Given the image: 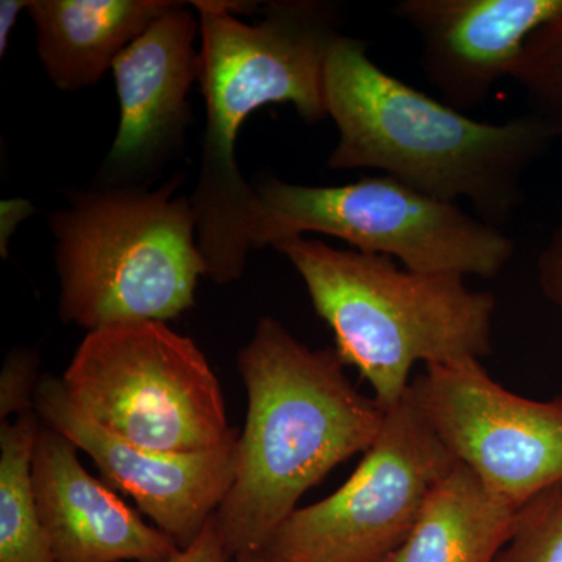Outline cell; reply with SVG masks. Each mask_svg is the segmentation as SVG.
<instances>
[{
	"mask_svg": "<svg viewBox=\"0 0 562 562\" xmlns=\"http://www.w3.org/2000/svg\"><path fill=\"white\" fill-rule=\"evenodd\" d=\"M344 369L335 349H310L273 317L239 351L246 425L235 482L214 514L231 561L260 553L306 491L379 438L386 412Z\"/></svg>",
	"mask_w": 562,
	"mask_h": 562,
	"instance_id": "6da1fadb",
	"label": "cell"
},
{
	"mask_svg": "<svg viewBox=\"0 0 562 562\" xmlns=\"http://www.w3.org/2000/svg\"><path fill=\"white\" fill-rule=\"evenodd\" d=\"M201 22L199 50L206 127L202 166L191 195L198 244L214 283L238 280L251 250L249 224L254 184L236 162V139L254 111L291 103L306 122L325 120V65L338 32L331 3L277 0L257 25L233 11L246 3L194 0Z\"/></svg>",
	"mask_w": 562,
	"mask_h": 562,
	"instance_id": "7a4b0ae2",
	"label": "cell"
},
{
	"mask_svg": "<svg viewBox=\"0 0 562 562\" xmlns=\"http://www.w3.org/2000/svg\"><path fill=\"white\" fill-rule=\"evenodd\" d=\"M325 102L339 132L333 171H383L428 198L471 203L494 227L522 203L525 173L554 140L532 113L490 124L435 101L342 33L328 52Z\"/></svg>",
	"mask_w": 562,
	"mask_h": 562,
	"instance_id": "3957f363",
	"label": "cell"
},
{
	"mask_svg": "<svg viewBox=\"0 0 562 562\" xmlns=\"http://www.w3.org/2000/svg\"><path fill=\"white\" fill-rule=\"evenodd\" d=\"M305 283L335 350L371 384L384 412L408 394L417 362L482 361L492 351L495 297L464 277L401 269L383 255L292 236L273 244Z\"/></svg>",
	"mask_w": 562,
	"mask_h": 562,
	"instance_id": "277c9868",
	"label": "cell"
},
{
	"mask_svg": "<svg viewBox=\"0 0 562 562\" xmlns=\"http://www.w3.org/2000/svg\"><path fill=\"white\" fill-rule=\"evenodd\" d=\"M181 180L83 192L52 214L63 322L90 333L177 319L195 305L206 265L191 198L173 194Z\"/></svg>",
	"mask_w": 562,
	"mask_h": 562,
	"instance_id": "5b68a950",
	"label": "cell"
},
{
	"mask_svg": "<svg viewBox=\"0 0 562 562\" xmlns=\"http://www.w3.org/2000/svg\"><path fill=\"white\" fill-rule=\"evenodd\" d=\"M254 191L251 249L321 233L362 254L397 258L409 271L464 279L498 276L514 254L512 239L494 225L387 176L342 187L268 179Z\"/></svg>",
	"mask_w": 562,
	"mask_h": 562,
	"instance_id": "8992f818",
	"label": "cell"
},
{
	"mask_svg": "<svg viewBox=\"0 0 562 562\" xmlns=\"http://www.w3.org/2000/svg\"><path fill=\"white\" fill-rule=\"evenodd\" d=\"M61 383L69 401L105 430L157 452L214 449L233 430L209 360L168 322L88 333Z\"/></svg>",
	"mask_w": 562,
	"mask_h": 562,
	"instance_id": "52a82bcc",
	"label": "cell"
},
{
	"mask_svg": "<svg viewBox=\"0 0 562 562\" xmlns=\"http://www.w3.org/2000/svg\"><path fill=\"white\" fill-rule=\"evenodd\" d=\"M457 465L408 391L384 414L379 438L350 479L295 509L257 554L273 562H386Z\"/></svg>",
	"mask_w": 562,
	"mask_h": 562,
	"instance_id": "ba28073f",
	"label": "cell"
},
{
	"mask_svg": "<svg viewBox=\"0 0 562 562\" xmlns=\"http://www.w3.org/2000/svg\"><path fill=\"white\" fill-rule=\"evenodd\" d=\"M409 394L458 464L513 508L562 483V398L514 394L482 361L425 368Z\"/></svg>",
	"mask_w": 562,
	"mask_h": 562,
	"instance_id": "9c48e42d",
	"label": "cell"
},
{
	"mask_svg": "<svg viewBox=\"0 0 562 562\" xmlns=\"http://www.w3.org/2000/svg\"><path fill=\"white\" fill-rule=\"evenodd\" d=\"M35 408L83 450L105 482L136 502L140 513L187 549L216 514L235 482L239 431L202 452L168 453L135 446L101 427L69 401L61 380L40 379Z\"/></svg>",
	"mask_w": 562,
	"mask_h": 562,
	"instance_id": "30bf717a",
	"label": "cell"
},
{
	"mask_svg": "<svg viewBox=\"0 0 562 562\" xmlns=\"http://www.w3.org/2000/svg\"><path fill=\"white\" fill-rule=\"evenodd\" d=\"M201 22L177 2L113 63L120 127L102 166L106 187H140L184 146L188 94L199 81Z\"/></svg>",
	"mask_w": 562,
	"mask_h": 562,
	"instance_id": "8fae6325",
	"label": "cell"
},
{
	"mask_svg": "<svg viewBox=\"0 0 562 562\" xmlns=\"http://www.w3.org/2000/svg\"><path fill=\"white\" fill-rule=\"evenodd\" d=\"M561 13L562 0H401L392 7L419 41L425 77L461 113L513 77L532 33Z\"/></svg>",
	"mask_w": 562,
	"mask_h": 562,
	"instance_id": "7c38bea8",
	"label": "cell"
},
{
	"mask_svg": "<svg viewBox=\"0 0 562 562\" xmlns=\"http://www.w3.org/2000/svg\"><path fill=\"white\" fill-rule=\"evenodd\" d=\"M41 524L57 562H169L171 536L144 522L79 460V449L49 425L41 427L32 464Z\"/></svg>",
	"mask_w": 562,
	"mask_h": 562,
	"instance_id": "4fadbf2b",
	"label": "cell"
},
{
	"mask_svg": "<svg viewBox=\"0 0 562 562\" xmlns=\"http://www.w3.org/2000/svg\"><path fill=\"white\" fill-rule=\"evenodd\" d=\"M172 0H31L36 49L52 83L77 91L102 79L106 69Z\"/></svg>",
	"mask_w": 562,
	"mask_h": 562,
	"instance_id": "5bb4252c",
	"label": "cell"
},
{
	"mask_svg": "<svg viewBox=\"0 0 562 562\" xmlns=\"http://www.w3.org/2000/svg\"><path fill=\"white\" fill-rule=\"evenodd\" d=\"M517 514L458 464L386 562H495L512 539Z\"/></svg>",
	"mask_w": 562,
	"mask_h": 562,
	"instance_id": "9a60e30c",
	"label": "cell"
},
{
	"mask_svg": "<svg viewBox=\"0 0 562 562\" xmlns=\"http://www.w3.org/2000/svg\"><path fill=\"white\" fill-rule=\"evenodd\" d=\"M41 427L36 409L0 422V562H57L33 490Z\"/></svg>",
	"mask_w": 562,
	"mask_h": 562,
	"instance_id": "2e32d148",
	"label": "cell"
},
{
	"mask_svg": "<svg viewBox=\"0 0 562 562\" xmlns=\"http://www.w3.org/2000/svg\"><path fill=\"white\" fill-rule=\"evenodd\" d=\"M512 79L527 91L531 113L562 139V13L532 33Z\"/></svg>",
	"mask_w": 562,
	"mask_h": 562,
	"instance_id": "e0dca14e",
	"label": "cell"
},
{
	"mask_svg": "<svg viewBox=\"0 0 562 562\" xmlns=\"http://www.w3.org/2000/svg\"><path fill=\"white\" fill-rule=\"evenodd\" d=\"M498 562H562V483L520 509Z\"/></svg>",
	"mask_w": 562,
	"mask_h": 562,
	"instance_id": "ac0fdd59",
	"label": "cell"
},
{
	"mask_svg": "<svg viewBox=\"0 0 562 562\" xmlns=\"http://www.w3.org/2000/svg\"><path fill=\"white\" fill-rule=\"evenodd\" d=\"M40 357L33 350L18 347L7 357L0 375V422L33 412L38 387Z\"/></svg>",
	"mask_w": 562,
	"mask_h": 562,
	"instance_id": "d6986e66",
	"label": "cell"
},
{
	"mask_svg": "<svg viewBox=\"0 0 562 562\" xmlns=\"http://www.w3.org/2000/svg\"><path fill=\"white\" fill-rule=\"evenodd\" d=\"M543 292L562 308V221L539 258Z\"/></svg>",
	"mask_w": 562,
	"mask_h": 562,
	"instance_id": "ffe728a7",
	"label": "cell"
},
{
	"mask_svg": "<svg viewBox=\"0 0 562 562\" xmlns=\"http://www.w3.org/2000/svg\"><path fill=\"white\" fill-rule=\"evenodd\" d=\"M169 562H231V557L225 552L224 542L217 531L214 516L198 539L187 549H181Z\"/></svg>",
	"mask_w": 562,
	"mask_h": 562,
	"instance_id": "44dd1931",
	"label": "cell"
},
{
	"mask_svg": "<svg viewBox=\"0 0 562 562\" xmlns=\"http://www.w3.org/2000/svg\"><path fill=\"white\" fill-rule=\"evenodd\" d=\"M31 0H2L0 2V55L9 49L11 32L22 11L29 9Z\"/></svg>",
	"mask_w": 562,
	"mask_h": 562,
	"instance_id": "7402d4cb",
	"label": "cell"
},
{
	"mask_svg": "<svg viewBox=\"0 0 562 562\" xmlns=\"http://www.w3.org/2000/svg\"><path fill=\"white\" fill-rule=\"evenodd\" d=\"M231 562H273L271 560H266L261 554H241V557L233 558Z\"/></svg>",
	"mask_w": 562,
	"mask_h": 562,
	"instance_id": "603a6c76",
	"label": "cell"
},
{
	"mask_svg": "<svg viewBox=\"0 0 562 562\" xmlns=\"http://www.w3.org/2000/svg\"><path fill=\"white\" fill-rule=\"evenodd\" d=\"M495 562H498V560H497V561H495Z\"/></svg>",
	"mask_w": 562,
	"mask_h": 562,
	"instance_id": "cb8c5ba5",
	"label": "cell"
}]
</instances>
